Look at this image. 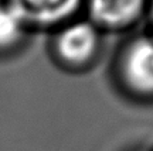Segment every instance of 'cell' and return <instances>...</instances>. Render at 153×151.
<instances>
[{
    "mask_svg": "<svg viewBox=\"0 0 153 151\" xmlns=\"http://www.w3.org/2000/svg\"><path fill=\"white\" fill-rule=\"evenodd\" d=\"M26 27L10 6L0 3V54L14 49L22 43Z\"/></svg>",
    "mask_w": 153,
    "mask_h": 151,
    "instance_id": "5",
    "label": "cell"
},
{
    "mask_svg": "<svg viewBox=\"0 0 153 151\" xmlns=\"http://www.w3.org/2000/svg\"><path fill=\"white\" fill-rule=\"evenodd\" d=\"M4 3L26 26H53L71 17L79 0H6Z\"/></svg>",
    "mask_w": 153,
    "mask_h": 151,
    "instance_id": "3",
    "label": "cell"
},
{
    "mask_svg": "<svg viewBox=\"0 0 153 151\" xmlns=\"http://www.w3.org/2000/svg\"><path fill=\"white\" fill-rule=\"evenodd\" d=\"M123 83L133 93L153 96V37L132 41L120 58Z\"/></svg>",
    "mask_w": 153,
    "mask_h": 151,
    "instance_id": "1",
    "label": "cell"
},
{
    "mask_svg": "<svg viewBox=\"0 0 153 151\" xmlns=\"http://www.w3.org/2000/svg\"><path fill=\"white\" fill-rule=\"evenodd\" d=\"M152 16H153V10H152Z\"/></svg>",
    "mask_w": 153,
    "mask_h": 151,
    "instance_id": "6",
    "label": "cell"
},
{
    "mask_svg": "<svg viewBox=\"0 0 153 151\" xmlns=\"http://www.w3.org/2000/svg\"><path fill=\"white\" fill-rule=\"evenodd\" d=\"M99 48V35L92 24L74 23L60 32L55 41V52L67 66L82 68L95 58Z\"/></svg>",
    "mask_w": 153,
    "mask_h": 151,
    "instance_id": "2",
    "label": "cell"
},
{
    "mask_svg": "<svg viewBox=\"0 0 153 151\" xmlns=\"http://www.w3.org/2000/svg\"><path fill=\"white\" fill-rule=\"evenodd\" d=\"M145 0H89L91 16L99 26L126 27L140 16Z\"/></svg>",
    "mask_w": 153,
    "mask_h": 151,
    "instance_id": "4",
    "label": "cell"
}]
</instances>
